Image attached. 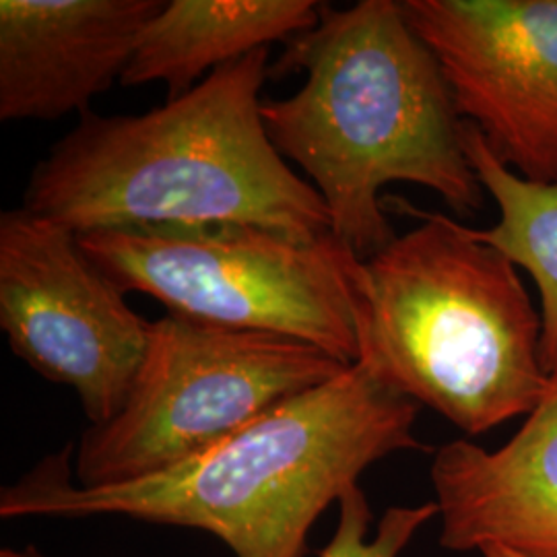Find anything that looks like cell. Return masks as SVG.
<instances>
[{
	"label": "cell",
	"mask_w": 557,
	"mask_h": 557,
	"mask_svg": "<svg viewBox=\"0 0 557 557\" xmlns=\"http://www.w3.org/2000/svg\"><path fill=\"white\" fill-rule=\"evenodd\" d=\"M351 366L298 338L168 314L149 320L137 379L114 418L73 455L81 487L151 478L199 457Z\"/></svg>",
	"instance_id": "8992f818"
},
{
	"label": "cell",
	"mask_w": 557,
	"mask_h": 557,
	"mask_svg": "<svg viewBox=\"0 0 557 557\" xmlns=\"http://www.w3.org/2000/svg\"><path fill=\"white\" fill-rule=\"evenodd\" d=\"M400 211L421 223L361 264L358 366L467 436L527 418L549 379L541 312L517 264L465 223Z\"/></svg>",
	"instance_id": "277c9868"
},
{
	"label": "cell",
	"mask_w": 557,
	"mask_h": 557,
	"mask_svg": "<svg viewBox=\"0 0 557 557\" xmlns=\"http://www.w3.org/2000/svg\"><path fill=\"white\" fill-rule=\"evenodd\" d=\"M481 556L483 557H524L520 556V554H515V552H510V549H504V547H485L483 552H481Z\"/></svg>",
	"instance_id": "9a60e30c"
},
{
	"label": "cell",
	"mask_w": 557,
	"mask_h": 557,
	"mask_svg": "<svg viewBox=\"0 0 557 557\" xmlns=\"http://www.w3.org/2000/svg\"><path fill=\"white\" fill-rule=\"evenodd\" d=\"M338 524L326 547L317 557H398L432 518L438 504L391 506L380 518L376 535L370 539L372 512L361 487L354 485L338 498Z\"/></svg>",
	"instance_id": "4fadbf2b"
},
{
	"label": "cell",
	"mask_w": 557,
	"mask_h": 557,
	"mask_svg": "<svg viewBox=\"0 0 557 557\" xmlns=\"http://www.w3.org/2000/svg\"><path fill=\"white\" fill-rule=\"evenodd\" d=\"M306 73L287 100L262 101L269 139L324 200L331 232L359 259L395 230L380 190L411 182L458 213L483 207V186L465 156L450 87L403 2L324 4L320 23L287 41L269 77Z\"/></svg>",
	"instance_id": "7a4b0ae2"
},
{
	"label": "cell",
	"mask_w": 557,
	"mask_h": 557,
	"mask_svg": "<svg viewBox=\"0 0 557 557\" xmlns=\"http://www.w3.org/2000/svg\"><path fill=\"white\" fill-rule=\"evenodd\" d=\"M87 259L124 294L232 331L298 338L356 366L363 260L335 238L252 223L147 225L77 234Z\"/></svg>",
	"instance_id": "5b68a950"
},
{
	"label": "cell",
	"mask_w": 557,
	"mask_h": 557,
	"mask_svg": "<svg viewBox=\"0 0 557 557\" xmlns=\"http://www.w3.org/2000/svg\"><path fill=\"white\" fill-rule=\"evenodd\" d=\"M430 478L450 552L504 547L557 557V376L537 407L498 450L473 440L440 446Z\"/></svg>",
	"instance_id": "30bf717a"
},
{
	"label": "cell",
	"mask_w": 557,
	"mask_h": 557,
	"mask_svg": "<svg viewBox=\"0 0 557 557\" xmlns=\"http://www.w3.org/2000/svg\"><path fill=\"white\" fill-rule=\"evenodd\" d=\"M269 71L264 48L140 116L83 114L36 163L21 207L75 234L200 223L333 234L317 188L264 128Z\"/></svg>",
	"instance_id": "3957f363"
},
{
	"label": "cell",
	"mask_w": 557,
	"mask_h": 557,
	"mask_svg": "<svg viewBox=\"0 0 557 557\" xmlns=\"http://www.w3.org/2000/svg\"><path fill=\"white\" fill-rule=\"evenodd\" d=\"M0 557H44L34 545H27L25 549H2Z\"/></svg>",
	"instance_id": "5bb4252c"
},
{
	"label": "cell",
	"mask_w": 557,
	"mask_h": 557,
	"mask_svg": "<svg viewBox=\"0 0 557 557\" xmlns=\"http://www.w3.org/2000/svg\"><path fill=\"white\" fill-rule=\"evenodd\" d=\"M458 116L520 178L557 184V0H405Z\"/></svg>",
	"instance_id": "ba28073f"
},
{
	"label": "cell",
	"mask_w": 557,
	"mask_h": 557,
	"mask_svg": "<svg viewBox=\"0 0 557 557\" xmlns=\"http://www.w3.org/2000/svg\"><path fill=\"white\" fill-rule=\"evenodd\" d=\"M419 405L351 366L151 478L81 487L75 444L0 492V517H124L211 533L236 557H304L320 515L416 438Z\"/></svg>",
	"instance_id": "6da1fadb"
},
{
	"label": "cell",
	"mask_w": 557,
	"mask_h": 557,
	"mask_svg": "<svg viewBox=\"0 0 557 557\" xmlns=\"http://www.w3.org/2000/svg\"><path fill=\"white\" fill-rule=\"evenodd\" d=\"M149 320L87 259L73 230L23 207L0 215V329L41 379L77 393L89 425L114 418L147 349Z\"/></svg>",
	"instance_id": "52a82bcc"
},
{
	"label": "cell",
	"mask_w": 557,
	"mask_h": 557,
	"mask_svg": "<svg viewBox=\"0 0 557 557\" xmlns=\"http://www.w3.org/2000/svg\"><path fill=\"white\" fill-rule=\"evenodd\" d=\"M163 0H2L0 120H59L122 79Z\"/></svg>",
	"instance_id": "9c48e42d"
},
{
	"label": "cell",
	"mask_w": 557,
	"mask_h": 557,
	"mask_svg": "<svg viewBox=\"0 0 557 557\" xmlns=\"http://www.w3.org/2000/svg\"><path fill=\"white\" fill-rule=\"evenodd\" d=\"M465 156L483 190L498 205L490 230L469 227L473 238L492 246L527 271L541 296L539 359L547 379L557 376V184L520 178L492 153L478 126L462 120Z\"/></svg>",
	"instance_id": "7c38bea8"
},
{
	"label": "cell",
	"mask_w": 557,
	"mask_h": 557,
	"mask_svg": "<svg viewBox=\"0 0 557 557\" xmlns=\"http://www.w3.org/2000/svg\"><path fill=\"white\" fill-rule=\"evenodd\" d=\"M317 0H170L147 23L120 85L163 83L176 100L213 71L312 32Z\"/></svg>",
	"instance_id": "8fae6325"
}]
</instances>
